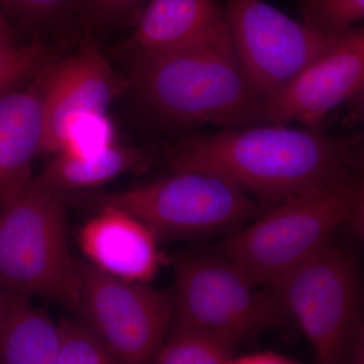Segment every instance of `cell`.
Masks as SVG:
<instances>
[{"instance_id": "17", "label": "cell", "mask_w": 364, "mask_h": 364, "mask_svg": "<svg viewBox=\"0 0 364 364\" xmlns=\"http://www.w3.org/2000/svg\"><path fill=\"white\" fill-rule=\"evenodd\" d=\"M238 344L196 328L172 329L152 359L158 364H232Z\"/></svg>"}, {"instance_id": "5", "label": "cell", "mask_w": 364, "mask_h": 364, "mask_svg": "<svg viewBox=\"0 0 364 364\" xmlns=\"http://www.w3.org/2000/svg\"><path fill=\"white\" fill-rule=\"evenodd\" d=\"M74 282L66 193L38 176L0 208V289L70 308Z\"/></svg>"}, {"instance_id": "23", "label": "cell", "mask_w": 364, "mask_h": 364, "mask_svg": "<svg viewBox=\"0 0 364 364\" xmlns=\"http://www.w3.org/2000/svg\"><path fill=\"white\" fill-rule=\"evenodd\" d=\"M148 0H85L88 16L98 23H114L134 18Z\"/></svg>"}, {"instance_id": "26", "label": "cell", "mask_w": 364, "mask_h": 364, "mask_svg": "<svg viewBox=\"0 0 364 364\" xmlns=\"http://www.w3.org/2000/svg\"><path fill=\"white\" fill-rule=\"evenodd\" d=\"M9 296H11V293H7V291L0 289V316H1L7 303H9Z\"/></svg>"}, {"instance_id": "15", "label": "cell", "mask_w": 364, "mask_h": 364, "mask_svg": "<svg viewBox=\"0 0 364 364\" xmlns=\"http://www.w3.org/2000/svg\"><path fill=\"white\" fill-rule=\"evenodd\" d=\"M153 164L149 151L135 146L112 144L91 155L55 154L39 177L62 191L95 188L123 176L142 174Z\"/></svg>"}, {"instance_id": "7", "label": "cell", "mask_w": 364, "mask_h": 364, "mask_svg": "<svg viewBox=\"0 0 364 364\" xmlns=\"http://www.w3.org/2000/svg\"><path fill=\"white\" fill-rule=\"evenodd\" d=\"M254 287L247 273L223 255L179 256L170 326L208 330L238 345L255 341L287 316L273 294Z\"/></svg>"}, {"instance_id": "25", "label": "cell", "mask_w": 364, "mask_h": 364, "mask_svg": "<svg viewBox=\"0 0 364 364\" xmlns=\"http://www.w3.org/2000/svg\"><path fill=\"white\" fill-rule=\"evenodd\" d=\"M0 39L11 40L9 23L1 14H0Z\"/></svg>"}, {"instance_id": "1", "label": "cell", "mask_w": 364, "mask_h": 364, "mask_svg": "<svg viewBox=\"0 0 364 364\" xmlns=\"http://www.w3.org/2000/svg\"><path fill=\"white\" fill-rule=\"evenodd\" d=\"M363 133L262 124L193 132L164 146L172 170L205 172L272 207L314 189L363 181Z\"/></svg>"}, {"instance_id": "8", "label": "cell", "mask_w": 364, "mask_h": 364, "mask_svg": "<svg viewBox=\"0 0 364 364\" xmlns=\"http://www.w3.org/2000/svg\"><path fill=\"white\" fill-rule=\"evenodd\" d=\"M74 264L72 310L104 339L117 363H152L171 323V294L85 261Z\"/></svg>"}, {"instance_id": "9", "label": "cell", "mask_w": 364, "mask_h": 364, "mask_svg": "<svg viewBox=\"0 0 364 364\" xmlns=\"http://www.w3.org/2000/svg\"><path fill=\"white\" fill-rule=\"evenodd\" d=\"M228 28L258 102L286 85L336 38H327L263 0H225Z\"/></svg>"}, {"instance_id": "24", "label": "cell", "mask_w": 364, "mask_h": 364, "mask_svg": "<svg viewBox=\"0 0 364 364\" xmlns=\"http://www.w3.org/2000/svg\"><path fill=\"white\" fill-rule=\"evenodd\" d=\"M299 361L282 352L257 350L244 354H236L232 364H294Z\"/></svg>"}, {"instance_id": "4", "label": "cell", "mask_w": 364, "mask_h": 364, "mask_svg": "<svg viewBox=\"0 0 364 364\" xmlns=\"http://www.w3.org/2000/svg\"><path fill=\"white\" fill-rule=\"evenodd\" d=\"M269 293L301 328L318 363H363L358 249L335 236Z\"/></svg>"}, {"instance_id": "19", "label": "cell", "mask_w": 364, "mask_h": 364, "mask_svg": "<svg viewBox=\"0 0 364 364\" xmlns=\"http://www.w3.org/2000/svg\"><path fill=\"white\" fill-rule=\"evenodd\" d=\"M56 364L119 363L104 339L87 324L62 320Z\"/></svg>"}, {"instance_id": "20", "label": "cell", "mask_w": 364, "mask_h": 364, "mask_svg": "<svg viewBox=\"0 0 364 364\" xmlns=\"http://www.w3.org/2000/svg\"><path fill=\"white\" fill-rule=\"evenodd\" d=\"M52 61V50L39 43L18 46L11 40L0 39V97L40 74Z\"/></svg>"}, {"instance_id": "2", "label": "cell", "mask_w": 364, "mask_h": 364, "mask_svg": "<svg viewBox=\"0 0 364 364\" xmlns=\"http://www.w3.org/2000/svg\"><path fill=\"white\" fill-rule=\"evenodd\" d=\"M128 87L151 116L179 129L257 124L258 102L229 28L176 51L128 55Z\"/></svg>"}, {"instance_id": "22", "label": "cell", "mask_w": 364, "mask_h": 364, "mask_svg": "<svg viewBox=\"0 0 364 364\" xmlns=\"http://www.w3.org/2000/svg\"><path fill=\"white\" fill-rule=\"evenodd\" d=\"M4 6L21 20L47 23L71 11L78 0H1Z\"/></svg>"}, {"instance_id": "18", "label": "cell", "mask_w": 364, "mask_h": 364, "mask_svg": "<svg viewBox=\"0 0 364 364\" xmlns=\"http://www.w3.org/2000/svg\"><path fill=\"white\" fill-rule=\"evenodd\" d=\"M301 23L327 38L348 32L364 18V0H299Z\"/></svg>"}, {"instance_id": "13", "label": "cell", "mask_w": 364, "mask_h": 364, "mask_svg": "<svg viewBox=\"0 0 364 364\" xmlns=\"http://www.w3.org/2000/svg\"><path fill=\"white\" fill-rule=\"evenodd\" d=\"M226 28V9L218 0H148L124 49L128 55L173 52Z\"/></svg>"}, {"instance_id": "21", "label": "cell", "mask_w": 364, "mask_h": 364, "mask_svg": "<svg viewBox=\"0 0 364 364\" xmlns=\"http://www.w3.org/2000/svg\"><path fill=\"white\" fill-rule=\"evenodd\" d=\"M116 135L114 124L107 112L83 114L67 126L60 152L80 156L95 154L117 143Z\"/></svg>"}, {"instance_id": "14", "label": "cell", "mask_w": 364, "mask_h": 364, "mask_svg": "<svg viewBox=\"0 0 364 364\" xmlns=\"http://www.w3.org/2000/svg\"><path fill=\"white\" fill-rule=\"evenodd\" d=\"M42 76L36 85L0 97V208L33 179L32 162L44 134Z\"/></svg>"}, {"instance_id": "6", "label": "cell", "mask_w": 364, "mask_h": 364, "mask_svg": "<svg viewBox=\"0 0 364 364\" xmlns=\"http://www.w3.org/2000/svg\"><path fill=\"white\" fill-rule=\"evenodd\" d=\"M91 207L112 205L138 218L163 240L203 238L239 229L260 212L252 196L221 178L193 170L116 193L81 195Z\"/></svg>"}, {"instance_id": "3", "label": "cell", "mask_w": 364, "mask_h": 364, "mask_svg": "<svg viewBox=\"0 0 364 364\" xmlns=\"http://www.w3.org/2000/svg\"><path fill=\"white\" fill-rule=\"evenodd\" d=\"M363 193V181H358L291 196L228 237L220 254L239 265L255 286L272 291L340 230L360 233Z\"/></svg>"}, {"instance_id": "11", "label": "cell", "mask_w": 364, "mask_h": 364, "mask_svg": "<svg viewBox=\"0 0 364 364\" xmlns=\"http://www.w3.org/2000/svg\"><path fill=\"white\" fill-rule=\"evenodd\" d=\"M42 76L44 134L40 155L61 151L64 133L76 117L107 112L114 97L128 86L107 59L93 48H83L50 64Z\"/></svg>"}, {"instance_id": "12", "label": "cell", "mask_w": 364, "mask_h": 364, "mask_svg": "<svg viewBox=\"0 0 364 364\" xmlns=\"http://www.w3.org/2000/svg\"><path fill=\"white\" fill-rule=\"evenodd\" d=\"M98 208L78 232L79 246L88 262L119 279L147 284L164 262L159 239L126 210L112 205Z\"/></svg>"}, {"instance_id": "16", "label": "cell", "mask_w": 364, "mask_h": 364, "mask_svg": "<svg viewBox=\"0 0 364 364\" xmlns=\"http://www.w3.org/2000/svg\"><path fill=\"white\" fill-rule=\"evenodd\" d=\"M26 298L11 294L0 316V363L56 364L58 326Z\"/></svg>"}, {"instance_id": "10", "label": "cell", "mask_w": 364, "mask_h": 364, "mask_svg": "<svg viewBox=\"0 0 364 364\" xmlns=\"http://www.w3.org/2000/svg\"><path fill=\"white\" fill-rule=\"evenodd\" d=\"M364 28L337 37L331 47L286 85L265 97L256 111L257 124L298 122L320 127L337 107L363 92Z\"/></svg>"}]
</instances>
